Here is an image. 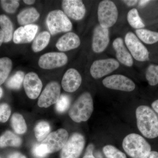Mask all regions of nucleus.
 <instances>
[{
  "mask_svg": "<svg viewBox=\"0 0 158 158\" xmlns=\"http://www.w3.org/2000/svg\"><path fill=\"white\" fill-rule=\"evenodd\" d=\"M37 25H27L21 27L15 31L13 36V42L16 44L30 43L34 39L38 31Z\"/></svg>",
  "mask_w": 158,
  "mask_h": 158,
  "instance_id": "obj_16",
  "label": "nucleus"
},
{
  "mask_svg": "<svg viewBox=\"0 0 158 158\" xmlns=\"http://www.w3.org/2000/svg\"><path fill=\"white\" fill-rule=\"evenodd\" d=\"M103 152L107 158H127L125 154L112 145L105 146Z\"/></svg>",
  "mask_w": 158,
  "mask_h": 158,
  "instance_id": "obj_31",
  "label": "nucleus"
},
{
  "mask_svg": "<svg viewBox=\"0 0 158 158\" xmlns=\"http://www.w3.org/2000/svg\"><path fill=\"white\" fill-rule=\"evenodd\" d=\"M33 154L37 158H44L49 154L45 144L40 143L34 145L33 148Z\"/></svg>",
  "mask_w": 158,
  "mask_h": 158,
  "instance_id": "obj_34",
  "label": "nucleus"
},
{
  "mask_svg": "<svg viewBox=\"0 0 158 158\" xmlns=\"http://www.w3.org/2000/svg\"><path fill=\"white\" fill-rule=\"evenodd\" d=\"M82 83V77L79 72L70 68L64 74L62 81V88L66 92L72 93L79 88Z\"/></svg>",
  "mask_w": 158,
  "mask_h": 158,
  "instance_id": "obj_17",
  "label": "nucleus"
},
{
  "mask_svg": "<svg viewBox=\"0 0 158 158\" xmlns=\"http://www.w3.org/2000/svg\"><path fill=\"white\" fill-rule=\"evenodd\" d=\"M152 106L155 111L158 114V99L153 102Z\"/></svg>",
  "mask_w": 158,
  "mask_h": 158,
  "instance_id": "obj_41",
  "label": "nucleus"
},
{
  "mask_svg": "<svg viewBox=\"0 0 158 158\" xmlns=\"http://www.w3.org/2000/svg\"><path fill=\"white\" fill-rule=\"evenodd\" d=\"M71 103L70 97L67 94L60 95L58 101L56 103V110L59 113H63L69 107Z\"/></svg>",
  "mask_w": 158,
  "mask_h": 158,
  "instance_id": "obj_32",
  "label": "nucleus"
},
{
  "mask_svg": "<svg viewBox=\"0 0 158 158\" xmlns=\"http://www.w3.org/2000/svg\"><path fill=\"white\" fill-rule=\"evenodd\" d=\"M113 46L118 62L128 67H131L134 64L133 57L125 46L122 38L117 37L114 40Z\"/></svg>",
  "mask_w": 158,
  "mask_h": 158,
  "instance_id": "obj_18",
  "label": "nucleus"
},
{
  "mask_svg": "<svg viewBox=\"0 0 158 158\" xmlns=\"http://www.w3.org/2000/svg\"><path fill=\"white\" fill-rule=\"evenodd\" d=\"M0 3L3 10L10 14L15 13L19 6V1L16 0H2Z\"/></svg>",
  "mask_w": 158,
  "mask_h": 158,
  "instance_id": "obj_33",
  "label": "nucleus"
},
{
  "mask_svg": "<svg viewBox=\"0 0 158 158\" xmlns=\"http://www.w3.org/2000/svg\"><path fill=\"white\" fill-rule=\"evenodd\" d=\"M40 14L34 8L24 9L18 15L17 21L20 25H27L35 22L39 19Z\"/></svg>",
  "mask_w": 158,
  "mask_h": 158,
  "instance_id": "obj_20",
  "label": "nucleus"
},
{
  "mask_svg": "<svg viewBox=\"0 0 158 158\" xmlns=\"http://www.w3.org/2000/svg\"><path fill=\"white\" fill-rule=\"evenodd\" d=\"M85 138L79 133H75L68 138L61 150L60 158H79L85 146Z\"/></svg>",
  "mask_w": 158,
  "mask_h": 158,
  "instance_id": "obj_6",
  "label": "nucleus"
},
{
  "mask_svg": "<svg viewBox=\"0 0 158 158\" xmlns=\"http://www.w3.org/2000/svg\"><path fill=\"white\" fill-rule=\"evenodd\" d=\"M144 158H158V152L151 151Z\"/></svg>",
  "mask_w": 158,
  "mask_h": 158,
  "instance_id": "obj_39",
  "label": "nucleus"
},
{
  "mask_svg": "<svg viewBox=\"0 0 158 158\" xmlns=\"http://www.w3.org/2000/svg\"><path fill=\"white\" fill-rule=\"evenodd\" d=\"M8 158H27L25 156L19 152L11 153L8 156Z\"/></svg>",
  "mask_w": 158,
  "mask_h": 158,
  "instance_id": "obj_37",
  "label": "nucleus"
},
{
  "mask_svg": "<svg viewBox=\"0 0 158 158\" xmlns=\"http://www.w3.org/2000/svg\"><path fill=\"white\" fill-rule=\"evenodd\" d=\"M81 43L80 37L77 34L68 32L59 38L56 44V47L61 52H66L77 48Z\"/></svg>",
  "mask_w": 158,
  "mask_h": 158,
  "instance_id": "obj_19",
  "label": "nucleus"
},
{
  "mask_svg": "<svg viewBox=\"0 0 158 158\" xmlns=\"http://www.w3.org/2000/svg\"><path fill=\"white\" fill-rule=\"evenodd\" d=\"M61 88L58 82L49 83L40 94L38 101L40 107L48 108L56 104L60 97Z\"/></svg>",
  "mask_w": 158,
  "mask_h": 158,
  "instance_id": "obj_11",
  "label": "nucleus"
},
{
  "mask_svg": "<svg viewBox=\"0 0 158 158\" xmlns=\"http://www.w3.org/2000/svg\"><path fill=\"white\" fill-rule=\"evenodd\" d=\"M104 86L109 89L131 92L135 90V83L127 77L120 74H114L105 78L102 81Z\"/></svg>",
  "mask_w": 158,
  "mask_h": 158,
  "instance_id": "obj_9",
  "label": "nucleus"
},
{
  "mask_svg": "<svg viewBox=\"0 0 158 158\" xmlns=\"http://www.w3.org/2000/svg\"><path fill=\"white\" fill-rule=\"evenodd\" d=\"M11 123L12 128L17 134L21 135L27 131V124L21 114L18 113H14L11 116Z\"/></svg>",
  "mask_w": 158,
  "mask_h": 158,
  "instance_id": "obj_25",
  "label": "nucleus"
},
{
  "mask_svg": "<svg viewBox=\"0 0 158 158\" xmlns=\"http://www.w3.org/2000/svg\"><path fill=\"white\" fill-rule=\"evenodd\" d=\"M24 3L28 5H32L35 2V1H33V0H24L23 1Z\"/></svg>",
  "mask_w": 158,
  "mask_h": 158,
  "instance_id": "obj_43",
  "label": "nucleus"
},
{
  "mask_svg": "<svg viewBox=\"0 0 158 158\" xmlns=\"http://www.w3.org/2000/svg\"><path fill=\"white\" fill-rule=\"evenodd\" d=\"M135 32L138 38L146 44H152L158 42V32L143 29L136 30Z\"/></svg>",
  "mask_w": 158,
  "mask_h": 158,
  "instance_id": "obj_24",
  "label": "nucleus"
},
{
  "mask_svg": "<svg viewBox=\"0 0 158 158\" xmlns=\"http://www.w3.org/2000/svg\"><path fill=\"white\" fill-rule=\"evenodd\" d=\"M118 9L115 3L110 0H104L99 4L98 18L102 27L109 29L113 27L118 18Z\"/></svg>",
  "mask_w": 158,
  "mask_h": 158,
  "instance_id": "obj_5",
  "label": "nucleus"
},
{
  "mask_svg": "<svg viewBox=\"0 0 158 158\" xmlns=\"http://www.w3.org/2000/svg\"><path fill=\"white\" fill-rule=\"evenodd\" d=\"M123 3H124L127 6L132 7L138 2V1H137V0H125V1H123Z\"/></svg>",
  "mask_w": 158,
  "mask_h": 158,
  "instance_id": "obj_38",
  "label": "nucleus"
},
{
  "mask_svg": "<svg viewBox=\"0 0 158 158\" xmlns=\"http://www.w3.org/2000/svg\"><path fill=\"white\" fill-rule=\"evenodd\" d=\"M94 110L93 99L89 92L82 94L71 107L69 115L75 122L87 121Z\"/></svg>",
  "mask_w": 158,
  "mask_h": 158,
  "instance_id": "obj_2",
  "label": "nucleus"
},
{
  "mask_svg": "<svg viewBox=\"0 0 158 158\" xmlns=\"http://www.w3.org/2000/svg\"><path fill=\"white\" fill-rule=\"evenodd\" d=\"M0 27L4 34L3 42H10L13 36V24L10 19L5 15H0Z\"/></svg>",
  "mask_w": 158,
  "mask_h": 158,
  "instance_id": "obj_22",
  "label": "nucleus"
},
{
  "mask_svg": "<svg viewBox=\"0 0 158 158\" xmlns=\"http://www.w3.org/2000/svg\"><path fill=\"white\" fill-rule=\"evenodd\" d=\"M68 138V132L61 128L49 134L41 143L45 144L49 153H52L62 150Z\"/></svg>",
  "mask_w": 158,
  "mask_h": 158,
  "instance_id": "obj_10",
  "label": "nucleus"
},
{
  "mask_svg": "<svg viewBox=\"0 0 158 158\" xmlns=\"http://www.w3.org/2000/svg\"><path fill=\"white\" fill-rule=\"evenodd\" d=\"M51 34L46 31L40 33L32 45V49L35 52H38L45 48L49 43Z\"/></svg>",
  "mask_w": 158,
  "mask_h": 158,
  "instance_id": "obj_23",
  "label": "nucleus"
},
{
  "mask_svg": "<svg viewBox=\"0 0 158 158\" xmlns=\"http://www.w3.org/2000/svg\"><path fill=\"white\" fill-rule=\"evenodd\" d=\"M24 77V73L18 71L9 78L6 83V86L10 89L18 90L21 87Z\"/></svg>",
  "mask_w": 158,
  "mask_h": 158,
  "instance_id": "obj_29",
  "label": "nucleus"
},
{
  "mask_svg": "<svg viewBox=\"0 0 158 158\" xmlns=\"http://www.w3.org/2000/svg\"><path fill=\"white\" fill-rule=\"evenodd\" d=\"M3 95V90L2 88L0 87V98L2 97Z\"/></svg>",
  "mask_w": 158,
  "mask_h": 158,
  "instance_id": "obj_44",
  "label": "nucleus"
},
{
  "mask_svg": "<svg viewBox=\"0 0 158 158\" xmlns=\"http://www.w3.org/2000/svg\"><path fill=\"white\" fill-rule=\"evenodd\" d=\"M21 144V138L11 131H6L0 137V147L8 146L17 147L20 146Z\"/></svg>",
  "mask_w": 158,
  "mask_h": 158,
  "instance_id": "obj_21",
  "label": "nucleus"
},
{
  "mask_svg": "<svg viewBox=\"0 0 158 158\" xmlns=\"http://www.w3.org/2000/svg\"><path fill=\"white\" fill-rule=\"evenodd\" d=\"M123 148L132 158H144L151 151V147L143 137L135 133L129 134L123 141Z\"/></svg>",
  "mask_w": 158,
  "mask_h": 158,
  "instance_id": "obj_3",
  "label": "nucleus"
},
{
  "mask_svg": "<svg viewBox=\"0 0 158 158\" xmlns=\"http://www.w3.org/2000/svg\"><path fill=\"white\" fill-rule=\"evenodd\" d=\"M3 41H4V34L2 30L0 29V47L2 44Z\"/></svg>",
  "mask_w": 158,
  "mask_h": 158,
  "instance_id": "obj_42",
  "label": "nucleus"
},
{
  "mask_svg": "<svg viewBox=\"0 0 158 158\" xmlns=\"http://www.w3.org/2000/svg\"><path fill=\"white\" fill-rule=\"evenodd\" d=\"M125 43L132 56L136 60L139 62L149 60V52L135 34L131 32L127 33Z\"/></svg>",
  "mask_w": 158,
  "mask_h": 158,
  "instance_id": "obj_7",
  "label": "nucleus"
},
{
  "mask_svg": "<svg viewBox=\"0 0 158 158\" xmlns=\"http://www.w3.org/2000/svg\"><path fill=\"white\" fill-rule=\"evenodd\" d=\"M50 130V126L47 122L41 121L38 123L34 128V133L37 141H43L48 136Z\"/></svg>",
  "mask_w": 158,
  "mask_h": 158,
  "instance_id": "obj_28",
  "label": "nucleus"
},
{
  "mask_svg": "<svg viewBox=\"0 0 158 158\" xmlns=\"http://www.w3.org/2000/svg\"><path fill=\"white\" fill-rule=\"evenodd\" d=\"M127 20L130 25L137 30L143 28L145 27L138 10L135 8L131 9L128 12Z\"/></svg>",
  "mask_w": 158,
  "mask_h": 158,
  "instance_id": "obj_27",
  "label": "nucleus"
},
{
  "mask_svg": "<svg viewBox=\"0 0 158 158\" xmlns=\"http://www.w3.org/2000/svg\"><path fill=\"white\" fill-rule=\"evenodd\" d=\"M145 77L148 84L151 86L158 85V65H150L146 70Z\"/></svg>",
  "mask_w": 158,
  "mask_h": 158,
  "instance_id": "obj_30",
  "label": "nucleus"
},
{
  "mask_svg": "<svg viewBox=\"0 0 158 158\" xmlns=\"http://www.w3.org/2000/svg\"><path fill=\"white\" fill-rule=\"evenodd\" d=\"M151 2V1H148V0H141V1H138V6L140 7H144Z\"/></svg>",
  "mask_w": 158,
  "mask_h": 158,
  "instance_id": "obj_40",
  "label": "nucleus"
},
{
  "mask_svg": "<svg viewBox=\"0 0 158 158\" xmlns=\"http://www.w3.org/2000/svg\"><path fill=\"white\" fill-rule=\"evenodd\" d=\"M109 29L102 27L99 24L95 27L93 32L92 48L94 52L100 53L106 49L110 43Z\"/></svg>",
  "mask_w": 158,
  "mask_h": 158,
  "instance_id": "obj_13",
  "label": "nucleus"
},
{
  "mask_svg": "<svg viewBox=\"0 0 158 158\" xmlns=\"http://www.w3.org/2000/svg\"><path fill=\"white\" fill-rule=\"evenodd\" d=\"M119 66V63L115 59H98L94 61L90 66V73L94 79L101 78L116 70Z\"/></svg>",
  "mask_w": 158,
  "mask_h": 158,
  "instance_id": "obj_8",
  "label": "nucleus"
},
{
  "mask_svg": "<svg viewBox=\"0 0 158 158\" xmlns=\"http://www.w3.org/2000/svg\"><path fill=\"white\" fill-rule=\"evenodd\" d=\"M138 130L146 138L153 139L158 137V118L151 108L140 106L136 110Z\"/></svg>",
  "mask_w": 158,
  "mask_h": 158,
  "instance_id": "obj_1",
  "label": "nucleus"
},
{
  "mask_svg": "<svg viewBox=\"0 0 158 158\" xmlns=\"http://www.w3.org/2000/svg\"><path fill=\"white\" fill-rule=\"evenodd\" d=\"M94 149V145L92 144H89L86 149L85 155L83 158H96L93 155Z\"/></svg>",
  "mask_w": 158,
  "mask_h": 158,
  "instance_id": "obj_36",
  "label": "nucleus"
},
{
  "mask_svg": "<svg viewBox=\"0 0 158 158\" xmlns=\"http://www.w3.org/2000/svg\"><path fill=\"white\" fill-rule=\"evenodd\" d=\"M62 6L65 14L72 19L80 20L85 17L86 8L82 1L64 0Z\"/></svg>",
  "mask_w": 158,
  "mask_h": 158,
  "instance_id": "obj_15",
  "label": "nucleus"
},
{
  "mask_svg": "<svg viewBox=\"0 0 158 158\" xmlns=\"http://www.w3.org/2000/svg\"><path fill=\"white\" fill-rule=\"evenodd\" d=\"M46 24L52 35L71 31L73 25L63 11L54 10L50 12L46 18Z\"/></svg>",
  "mask_w": 158,
  "mask_h": 158,
  "instance_id": "obj_4",
  "label": "nucleus"
},
{
  "mask_svg": "<svg viewBox=\"0 0 158 158\" xmlns=\"http://www.w3.org/2000/svg\"><path fill=\"white\" fill-rule=\"evenodd\" d=\"M23 85L27 96L31 99H35L39 96L43 86L38 75L32 72L26 75Z\"/></svg>",
  "mask_w": 158,
  "mask_h": 158,
  "instance_id": "obj_14",
  "label": "nucleus"
},
{
  "mask_svg": "<svg viewBox=\"0 0 158 158\" xmlns=\"http://www.w3.org/2000/svg\"><path fill=\"white\" fill-rule=\"evenodd\" d=\"M68 60V57L64 53L52 52L41 56L38 61V65L43 69H53L64 66Z\"/></svg>",
  "mask_w": 158,
  "mask_h": 158,
  "instance_id": "obj_12",
  "label": "nucleus"
},
{
  "mask_svg": "<svg viewBox=\"0 0 158 158\" xmlns=\"http://www.w3.org/2000/svg\"><path fill=\"white\" fill-rule=\"evenodd\" d=\"M12 67V62L9 58H0V85L6 81Z\"/></svg>",
  "mask_w": 158,
  "mask_h": 158,
  "instance_id": "obj_26",
  "label": "nucleus"
},
{
  "mask_svg": "<svg viewBox=\"0 0 158 158\" xmlns=\"http://www.w3.org/2000/svg\"><path fill=\"white\" fill-rule=\"evenodd\" d=\"M11 114L10 107L7 103L0 104V122L5 123L8 121Z\"/></svg>",
  "mask_w": 158,
  "mask_h": 158,
  "instance_id": "obj_35",
  "label": "nucleus"
}]
</instances>
